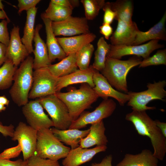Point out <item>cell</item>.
I'll use <instances>...</instances> for the list:
<instances>
[{"label": "cell", "instance_id": "cell-21", "mask_svg": "<svg viewBox=\"0 0 166 166\" xmlns=\"http://www.w3.org/2000/svg\"><path fill=\"white\" fill-rule=\"evenodd\" d=\"M87 135L81 139L79 146L88 148L94 145L106 146L108 142L105 134L106 130L103 120L91 124Z\"/></svg>", "mask_w": 166, "mask_h": 166}, {"label": "cell", "instance_id": "cell-10", "mask_svg": "<svg viewBox=\"0 0 166 166\" xmlns=\"http://www.w3.org/2000/svg\"><path fill=\"white\" fill-rule=\"evenodd\" d=\"M159 40H152L147 43L138 45H113L110 44V48L107 56L120 60L123 56L135 55L144 59L149 57L154 50L164 47L158 43Z\"/></svg>", "mask_w": 166, "mask_h": 166}, {"label": "cell", "instance_id": "cell-43", "mask_svg": "<svg viewBox=\"0 0 166 166\" xmlns=\"http://www.w3.org/2000/svg\"><path fill=\"white\" fill-rule=\"evenodd\" d=\"M99 29L100 33L104 36L106 39L109 40L113 33V29L110 25L103 23Z\"/></svg>", "mask_w": 166, "mask_h": 166}, {"label": "cell", "instance_id": "cell-28", "mask_svg": "<svg viewBox=\"0 0 166 166\" xmlns=\"http://www.w3.org/2000/svg\"><path fill=\"white\" fill-rule=\"evenodd\" d=\"M112 10L115 12V19L131 22L133 10V2L130 0H118L110 2Z\"/></svg>", "mask_w": 166, "mask_h": 166}, {"label": "cell", "instance_id": "cell-17", "mask_svg": "<svg viewBox=\"0 0 166 166\" xmlns=\"http://www.w3.org/2000/svg\"><path fill=\"white\" fill-rule=\"evenodd\" d=\"M117 28L110 37L111 45H132L139 30L136 22L117 20Z\"/></svg>", "mask_w": 166, "mask_h": 166}, {"label": "cell", "instance_id": "cell-34", "mask_svg": "<svg viewBox=\"0 0 166 166\" xmlns=\"http://www.w3.org/2000/svg\"><path fill=\"white\" fill-rule=\"evenodd\" d=\"M160 65H166V49L158 50L152 56L144 59L141 61L139 68Z\"/></svg>", "mask_w": 166, "mask_h": 166}, {"label": "cell", "instance_id": "cell-7", "mask_svg": "<svg viewBox=\"0 0 166 166\" xmlns=\"http://www.w3.org/2000/svg\"><path fill=\"white\" fill-rule=\"evenodd\" d=\"M51 118L54 128L60 130L69 128L73 121L65 104L55 94L38 98Z\"/></svg>", "mask_w": 166, "mask_h": 166}, {"label": "cell", "instance_id": "cell-42", "mask_svg": "<svg viewBox=\"0 0 166 166\" xmlns=\"http://www.w3.org/2000/svg\"><path fill=\"white\" fill-rule=\"evenodd\" d=\"M14 126L12 124L8 126L4 125L0 121V133L5 137H12L14 132Z\"/></svg>", "mask_w": 166, "mask_h": 166}, {"label": "cell", "instance_id": "cell-32", "mask_svg": "<svg viewBox=\"0 0 166 166\" xmlns=\"http://www.w3.org/2000/svg\"><path fill=\"white\" fill-rule=\"evenodd\" d=\"M94 49L93 45L90 43L84 46L76 53L77 63L79 69L84 70L89 67Z\"/></svg>", "mask_w": 166, "mask_h": 166}, {"label": "cell", "instance_id": "cell-38", "mask_svg": "<svg viewBox=\"0 0 166 166\" xmlns=\"http://www.w3.org/2000/svg\"><path fill=\"white\" fill-rule=\"evenodd\" d=\"M102 9L104 12L103 23L110 25L116 16L115 13L111 9L110 2H105Z\"/></svg>", "mask_w": 166, "mask_h": 166}, {"label": "cell", "instance_id": "cell-25", "mask_svg": "<svg viewBox=\"0 0 166 166\" xmlns=\"http://www.w3.org/2000/svg\"><path fill=\"white\" fill-rule=\"evenodd\" d=\"M50 129L54 135L60 141L70 146L71 149L79 146L81 140L85 137L89 131V128L83 130L77 129L60 130L55 128Z\"/></svg>", "mask_w": 166, "mask_h": 166}, {"label": "cell", "instance_id": "cell-40", "mask_svg": "<svg viewBox=\"0 0 166 166\" xmlns=\"http://www.w3.org/2000/svg\"><path fill=\"white\" fill-rule=\"evenodd\" d=\"M50 2L62 7L73 10L79 5V1L77 0H51Z\"/></svg>", "mask_w": 166, "mask_h": 166}, {"label": "cell", "instance_id": "cell-35", "mask_svg": "<svg viewBox=\"0 0 166 166\" xmlns=\"http://www.w3.org/2000/svg\"><path fill=\"white\" fill-rule=\"evenodd\" d=\"M26 166H60L57 160L42 158L34 154L27 160Z\"/></svg>", "mask_w": 166, "mask_h": 166}, {"label": "cell", "instance_id": "cell-8", "mask_svg": "<svg viewBox=\"0 0 166 166\" xmlns=\"http://www.w3.org/2000/svg\"><path fill=\"white\" fill-rule=\"evenodd\" d=\"M57 79L51 74L47 67L34 70L29 98L38 99L55 94Z\"/></svg>", "mask_w": 166, "mask_h": 166}, {"label": "cell", "instance_id": "cell-44", "mask_svg": "<svg viewBox=\"0 0 166 166\" xmlns=\"http://www.w3.org/2000/svg\"><path fill=\"white\" fill-rule=\"evenodd\" d=\"M113 156L112 155H107L99 163H93L90 166H112Z\"/></svg>", "mask_w": 166, "mask_h": 166}, {"label": "cell", "instance_id": "cell-45", "mask_svg": "<svg viewBox=\"0 0 166 166\" xmlns=\"http://www.w3.org/2000/svg\"><path fill=\"white\" fill-rule=\"evenodd\" d=\"M7 47L0 42V67L6 61Z\"/></svg>", "mask_w": 166, "mask_h": 166}, {"label": "cell", "instance_id": "cell-2", "mask_svg": "<svg viewBox=\"0 0 166 166\" xmlns=\"http://www.w3.org/2000/svg\"><path fill=\"white\" fill-rule=\"evenodd\" d=\"M55 94L66 105L73 121L90 108L99 98L93 88L86 83H82L79 89L67 92H57Z\"/></svg>", "mask_w": 166, "mask_h": 166}, {"label": "cell", "instance_id": "cell-16", "mask_svg": "<svg viewBox=\"0 0 166 166\" xmlns=\"http://www.w3.org/2000/svg\"><path fill=\"white\" fill-rule=\"evenodd\" d=\"M106 146H96L91 148H82L80 146L74 149H70L69 153L62 160L63 166H80L91 161L98 153L105 152Z\"/></svg>", "mask_w": 166, "mask_h": 166}, {"label": "cell", "instance_id": "cell-29", "mask_svg": "<svg viewBox=\"0 0 166 166\" xmlns=\"http://www.w3.org/2000/svg\"><path fill=\"white\" fill-rule=\"evenodd\" d=\"M73 9L64 7L49 2L48 6L45 12L40 16L49 19L52 22H57L65 20L70 16Z\"/></svg>", "mask_w": 166, "mask_h": 166}, {"label": "cell", "instance_id": "cell-31", "mask_svg": "<svg viewBox=\"0 0 166 166\" xmlns=\"http://www.w3.org/2000/svg\"><path fill=\"white\" fill-rule=\"evenodd\" d=\"M18 68L11 61L9 60H6L0 67V90L7 89L11 87Z\"/></svg>", "mask_w": 166, "mask_h": 166}, {"label": "cell", "instance_id": "cell-12", "mask_svg": "<svg viewBox=\"0 0 166 166\" xmlns=\"http://www.w3.org/2000/svg\"><path fill=\"white\" fill-rule=\"evenodd\" d=\"M22 112L29 125L37 131L53 126V121L44 112L38 99L28 101L23 106Z\"/></svg>", "mask_w": 166, "mask_h": 166}, {"label": "cell", "instance_id": "cell-1", "mask_svg": "<svg viewBox=\"0 0 166 166\" xmlns=\"http://www.w3.org/2000/svg\"><path fill=\"white\" fill-rule=\"evenodd\" d=\"M133 124L138 134L149 137L154 149L153 156L158 160H163L166 153V139L146 111L132 110L125 117Z\"/></svg>", "mask_w": 166, "mask_h": 166}, {"label": "cell", "instance_id": "cell-22", "mask_svg": "<svg viewBox=\"0 0 166 166\" xmlns=\"http://www.w3.org/2000/svg\"><path fill=\"white\" fill-rule=\"evenodd\" d=\"M40 16L45 26L46 35L45 44L49 59L51 63L56 59L61 60L67 56L54 34L51 26L52 21L48 18Z\"/></svg>", "mask_w": 166, "mask_h": 166}, {"label": "cell", "instance_id": "cell-9", "mask_svg": "<svg viewBox=\"0 0 166 166\" xmlns=\"http://www.w3.org/2000/svg\"><path fill=\"white\" fill-rule=\"evenodd\" d=\"M116 104L112 99H104L92 112L84 111L73 121L69 129H80L89 124L98 122L111 116L115 110Z\"/></svg>", "mask_w": 166, "mask_h": 166}, {"label": "cell", "instance_id": "cell-30", "mask_svg": "<svg viewBox=\"0 0 166 166\" xmlns=\"http://www.w3.org/2000/svg\"><path fill=\"white\" fill-rule=\"evenodd\" d=\"M110 48V44L107 43L103 37H101L97 42V48L94 53V61L93 67L101 71L104 68L106 58Z\"/></svg>", "mask_w": 166, "mask_h": 166}, {"label": "cell", "instance_id": "cell-39", "mask_svg": "<svg viewBox=\"0 0 166 166\" xmlns=\"http://www.w3.org/2000/svg\"><path fill=\"white\" fill-rule=\"evenodd\" d=\"M18 14H20L24 10L26 11L31 8L36 7L40 1V0H18Z\"/></svg>", "mask_w": 166, "mask_h": 166}, {"label": "cell", "instance_id": "cell-49", "mask_svg": "<svg viewBox=\"0 0 166 166\" xmlns=\"http://www.w3.org/2000/svg\"><path fill=\"white\" fill-rule=\"evenodd\" d=\"M6 109V107L3 105L0 104V112L5 111Z\"/></svg>", "mask_w": 166, "mask_h": 166}, {"label": "cell", "instance_id": "cell-11", "mask_svg": "<svg viewBox=\"0 0 166 166\" xmlns=\"http://www.w3.org/2000/svg\"><path fill=\"white\" fill-rule=\"evenodd\" d=\"M38 131L22 122L14 130L11 139L17 140L22 147L23 160H27L36 152Z\"/></svg>", "mask_w": 166, "mask_h": 166}, {"label": "cell", "instance_id": "cell-5", "mask_svg": "<svg viewBox=\"0 0 166 166\" xmlns=\"http://www.w3.org/2000/svg\"><path fill=\"white\" fill-rule=\"evenodd\" d=\"M70 149L54 135L50 128L38 131L36 152L40 157L58 161L65 158Z\"/></svg>", "mask_w": 166, "mask_h": 166}, {"label": "cell", "instance_id": "cell-26", "mask_svg": "<svg viewBox=\"0 0 166 166\" xmlns=\"http://www.w3.org/2000/svg\"><path fill=\"white\" fill-rule=\"evenodd\" d=\"M51 74L59 78L69 75L77 70L76 53H72L56 64L47 67Z\"/></svg>", "mask_w": 166, "mask_h": 166}, {"label": "cell", "instance_id": "cell-41", "mask_svg": "<svg viewBox=\"0 0 166 166\" xmlns=\"http://www.w3.org/2000/svg\"><path fill=\"white\" fill-rule=\"evenodd\" d=\"M27 160L18 159L15 161L0 158V166H26Z\"/></svg>", "mask_w": 166, "mask_h": 166}, {"label": "cell", "instance_id": "cell-18", "mask_svg": "<svg viewBox=\"0 0 166 166\" xmlns=\"http://www.w3.org/2000/svg\"><path fill=\"white\" fill-rule=\"evenodd\" d=\"M95 69L92 65L86 69H77L66 76L58 78L56 86V92H60L63 88L69 85L77 83H86L91 87H94L93 76Z\"/></svg>", "mask_w": 166, "mask_h": 166}, {"label": "cell", "instance_id": "cell-13", "mask_svg": "<svg viewBox=\"0 0 166 166\" xmlns=\"http://www.w3.org/2000/svg\"><path fill=\"white\" fill-rule=\"evenodd\" d=\"M51 26L56 36H74L90 32L88 20L85 17L70 16L60 22H52Z\"/></svg>", "mask_w": 166, "mask_h": 166}, {"label": "cell", "instance_id": "cell-24", "mask_svg": "<svg viewBox=\"0 0 166 166\" xmlns=\"http://www.w3.org/2000/svg\"><path fill=\"white\" fill-rule=\"evenodd\" d=\"M166 13L165 12L160 20L149 30L145 32L137 31L133 45H138L149 40H166L165 22Z\"/></svg>", "mask_w": 166, "mask_h": 166}, {"label": "cell", "instance_id": "cell-27", "mask_svg": "<svg viewBox=\"0 0 166 166\" xmlns=\"http://www.w3.org/2000/svg\"><path fill=\"white\" fill-rule=\"evenodd\" d=\"M38 8H32L26 11V20L23 30V34L21 38L29 54L34 50L32 43L34 33V24Z\"/></svg>", "mask_w": 166, "mask_h": 166}, {"label": "cell", "instance_id": "cell-36", "mask_svg": "<svg viewBox=\"0 0 166 166\" xmlns=\"http://www.w3.org/2000/svg\"><path fill=\"white\" fill-rule=\"evenodd\" d=\"M21 152H22L21 146L18 143V145L15 147L5 149L0 154V158L10 160L18 156Z\"/></svg>", "mask_w": 166, "mask_h": 166}, {"label": "cell", "instance_id": "cell-33", "mask_svg": "<svg viewBox=\"0 0 166 166\" xmlns=\"http://www.w3.org/2000/svg\"><path fill=\"white\" fill-rule=\"evenodd\" d=\"M85 10V18L88 20H93L99 14L105 3L104 0H81Z\"/></svg>", "mask_w": 166, "mask_h": 166}, {"label": "cell", "instance_id": "cell-4", "mask_svg": "<svg viewBox=\"0 0 166 166\" xmlns=\"http://www.w3.org/2000/svg\"><path fill=\"white\" fill-rule=\"evenodd\" d=\"M33 57L29 56L20 64L14 76V83L9 92L13 101L19 106L28 102L33 83Z\"/></svg>", "mask_w": 166, "mask_h": 166}, {"label": "cell", "instance_id": "cell-19", "mask_svg": "<svg viewBox=\"0 0 166 166\" xmlns=\"http://www.w3.org/2000/svg\"><path fill=\"white\" fill-rule=\"evenodd\" d=\"M42 26V25L38 24L35 28L33 39L34 42V49L33 52L34 56L33 65L34 70L47 67L51 64L49 58L46 44L39 34V31Z\"/></svg>", "mask_w": 166, "mask_h": 166}, {"label": "cell", "instance_id": "cell-48", "mask_svg": "<svg viewBox=\"0 0 166 166\" xmlns=\"http://www.w3.org/2000/svg\"><path fill=\"white\" fill-rule=\"evenodd\" d=\"M6 18V20L10 22V20L8 18L6 13L4 10H0V19H4Z\"/></svg>", "mask_w": 166, "mask_h": 166}, {"label": "cell", "instance_id": "cell-23", "mask_svg": "<svg viewBox=\"0 0 166 166\" xmlns=\"http://www.w3.org/2000/svg\"><path fill=\"white\" fill-rule=\"evenodd\" d=\"M158 160L149 150L144 149L136 154H126L117 166H158Z\"/></svg>", "mask_w": 166, "mask_h": 166}, {"label": "cell", "instance_id": "cell-37", "mask_svg": "<svg viewBox=\"0 0 166 166\" xmlns=\"http://www.w3.org/2000/svg\"><path fill=\"white\" fill-rule=\"evenodd\" d=\"M10 22L3 20L0 22V42L8 47L10 40V36L8 30L7 24Z\"/></svg>", "mask_w": 166, "mask_h": 166}, {"label": "cell", "instance_id": "cell-3", "mask_svg": "<svg viewBox=\"0 0 166 166\" xmlns=\"http://www.w3.org/2000/svg\"><path fill=\"white\" fill-rule=\"evenodd\" d=\"M141 59L138 57L121 60L107 56L104 68L101 71L110 84L116 90L126 93L128 92L126 77L132 68L139 65Z\"/></svg>", "mask_w": 166, "mask_h": 166}, {"label": "cell", "instance_id": "cell-47", "mask_svg": "<svg viewBox=\"0 0 166 166\" xmlns=\"http://www.w3.org/2000/svg\"><path fill=\"white\" fill-rule=\"evenodd\" d=\"M9 103V100L5 96H0V104L8 106Z\"/></svg>", "mask_w": 166, "mask_h": 166}, {"label": "cell", "instance_id": "cell-6", "mask_svg": "<svg viewBox=\"0 0 166 166\" xmlns=\"http://www.w3.org/2000/svg\"><path fill=\"white\" fill-rule=\"evenodd\" d=\"M166 85L165 80L154 82L153 83H148L147 89L138 92H128L127 93L130 96L127 105L131 107L132 110L146 111L156 109L155 107H149L147 104L155 100L164 101L166 91L164 87Z\"/></svg>", "mask_w": 166, "mask_h": 166}, {"label": "cell", "instance_id": "cell-20", "mask_svg": "<svg viewBox=\"0 0 166 166\" xmlns=\"http://www.w3.org/2000/svg\"><path fill=\"white\" fill-rule=\"evenodd\" d=\"M96 38L95 34L90 32L69 37L56 38L67 56L76 53L84 46L93 42Z\"/></svg>", "mask_w": 166, "mask_h": 166}, {"label": "cell", "instance_id": "cell-50", "mask_svg": "<svg viewBox=\"0 0 166 166\" xmlns=\"http://www.w3.org/2000/svg\"><path fill=\"white\" fill-rule=\"evenodd\" d=\"M0 9L2 10H4V6L2 3V1L0 0Z\"/></svg>", "mask_w": 166, "mask_h": 166}, {"label": "cell", "instance_id": "cell-14", "mask_svg": "<svg viewBox=\"0 0 166 166\" xmlns=\"http://www.w3.org/2000/svg\"><path fill=\"white\" fill-rule=\"evenodd\" d=\"M93 81L95 85L93 88L99 97L104 99L112 97L116 100L122 106L129 100L130 96L129 94L115 89L106 79L96 69L93 73Z\"/></svg>", "mask_w": 166, "mask_h": 166}, {"label": "cell", "instance_id": "cell-15", "mask_svg": "<svg viewBox=\"0 0 166 166\" xmlns=\"http://www.w3.org/2000/svg\"><path fill=\"white\" fill-rule=\"evenodd\" d=\"M18 26H14L11 30L6 56V60L11 61L17 67L29 56L26 47L22 42Z\"/></svg>", "mask_w": 166, "mask_h": 166}, {"label": "cell", "instance_id": "cell-46", "mask_svg": "<svg viewBox=\"0 0 166 166\" xmlns=\"http://www.w3.org/2000/svg\"><path fill=\"white\" fill-rule=\"evenodd\" d=\"M155 121L156 125L160 129L164 136L166 137V123L160 122L158 120H155Z\"/></svg>", "mask_w": 166, "mask_h": 166}]
</instances>
